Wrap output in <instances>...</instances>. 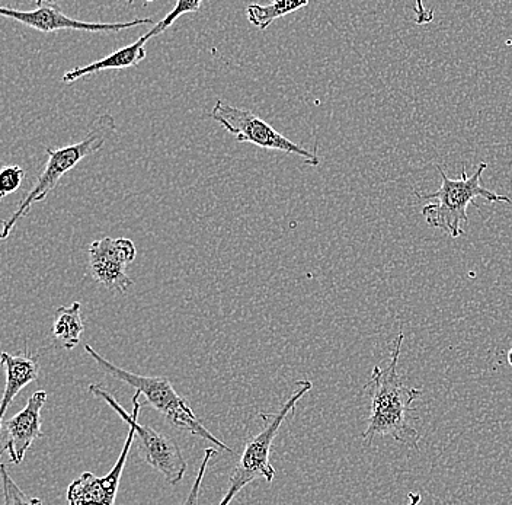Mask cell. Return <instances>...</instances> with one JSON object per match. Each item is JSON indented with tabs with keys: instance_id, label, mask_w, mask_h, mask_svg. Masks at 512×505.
<instances>
[{
	"instance_id": "cell-1",
	"label": "cell",
	"mask_w": 512,
	"mask_h": 505,
	"mask_svg": "<svg viewBox=\"0 0 512 505\" xmlns=\"http://www.w3.org/2000/svg\"><path fill=\"white\" fill-rule=\"evenodd\" d=\"M403 338L405 335L400 332L393 344L389 366L386 369L374 367L364 388L370 398V417L363 440L371 444L376 437L389 436L409 449L416 450L422 436L409 424L408 414L416 399L421 398L422 391L400 380L398 364Z\"/></svg>"
},
{
	"instance_id": "cell-2",
	"label": "cell",
	"mask_w": 512,
	"mask_h": 505,
	"mask_svg": "<svg viewBox=\"0 0 512 505\" xmlns=\"http://www.w3.org/2000/svg\"><path fill=\"white\" fill-rule=\"evenodd\" d=\"M115 131H117L115 118L112 117L111 114H101L89 124L88 133H86V136L83 137L80 142L75 143V145L60 147V149L47 147L46 153L48 161L46 168L41 172L40 177H38L34 187L31 188L30 193L22 200L21 206L12 214L11 219L5 220V222L2 223V235H0V238H9L16 223H18L22 217L27 216L31 207L34 206L35 203L46 200L48 194H50L51 191L57 187L59 181L62 180L63 175L72 171L86 156L99 152V150L104 147L105 143L114 136Z\"/></svg>"
},
{
	"instance_id": "cell-3",
	"label": "cell",
	"mask_w": 512,
	"mask_h": 505,
	"mask_svg": "<svg viewBox=\"0 0 512 505\" xmlns=\"http://www.w3.org/2000/svg\"><path fill=\"white\" fill-rule=\"evenodd\" d=\"M85 351L91 356V359L98 364L102 372L136 389V392H139L140 395L146 398L147 404L153 409H156L169 424L174 425V427L179 428V430L187 431V433L192 434V436L210 441V443L222 447L224 452L232 453L233 455V450L230 449L227 444H224L223 441L214 437L213 434L200 423V420H198L197 415L194 414L188 402L175 391L168 377L140 376L137 375V373L128 372V370L115 366L111 361L105 360L101 354L96 353L91 345H86Z\"/></svg>"
},
{
	"instance_id": "cell-4",
	"label": "cell",
	"mask_w": 512,
	"mask_h": 505,
	"mask_svg": "<svg viewBox=\"0 0 512 505\" xmlns=\"http://www.w3.org/2000/svg\"><path fill=\"white\" fill-rule=\"evenodd\" d=\"M486 168H488V165L485 162L480 163L475 174L469 177L466 168L463 166L462 178L451 180L444 169L437 165L441 175L440 190L431 194L415 193L418 198L432 200V203L427 204L421 212L427 220L428 226L444 230L451 238H459L463 233V223H469L467 207L476 198H485V200L492 201V203L512 204L510 198L483 187L482 175Z\"/></svg>"
},
{
	"instance_id": "cell-5",
	"label": "cell",
	"mask_w": 512,
	"mask_h": 505,
	"mask_svg": "<svg viewBox=\"0 0 512 505\" xmlns=\"http://www.w3.org/2000/svg\"><path fill=\"white\" fill-rule=\"evenodd\" d=\"M312 388L313 383L310 380H300L297 382V391L287 399L280 411L274 412V414H261L262 424H264L262 430L246 443L245 450L230 475L226 495L219 505H230L236 495L256 479L264 478L267 482L274 481L275 469L272 468L270 462L272 443H274L284 420L296 408L297 402L307 392L312 391Z\"/></svg>"
},
{
	"instance_id": "cell-6",
	"label": "cell",
	"mask_w": 512,
	"mask_h": 505,
	"mask_svg": "<svg viewBox=\"0 0 512 505\" xmlns=\"http://www.w3.org/2000/svg\"><path fill=\"white\" fill-rule=\"evenodd\" d=\"M88 391L96 398H101L102 401L107 402L108 405L121 418L128 427H133L136 431V436L140 439L142 444V453L144 460L152 466L153 469L162 473L169 484L175 485L184 479L185 472H187V460L182 455L181 447L178 446L175 440L169 439L168 436L159 434L155 428L147 427L139 423V412L143 405L140 404V393L136 392L133 396V414H128L126 409L121 407L117 401L105 392L99 385H89Z\"/></svg>"
},
{
	"instance_id": "cell-7",
	"label": "cell",
	"mask_w": 512,
	"mask_h": 505,
	"mask_svg": "<svg viewBox=\"0 0 512 505\" xmlns=\"http://www.w3.org/2000/svg\"><path fill=\"white\" fill-rule=\"evenodd\" d=\"M210 117L230 134H233L239 143H252L261 149L291 153V155L300 156L309 165H319L318 156L313 155L312 152L297 143L291 142L252 111L227 104L219 99L211 110Z\"/></svg>"
},
{
	"instance_id": "cell-8",
	"label": "cell",
	"mask_w": 512,
	"mask_h": 505,
	"mask_svg": "<svg viewBox=\"0 0 512 505\" xmlns=\"http://www.w3.org/2000/svg\"><path fill=\"white\" fill-rule=\"evenodd\" d=\"M2 17L15 19L27 27L34 28L40 33H54L62 30L88 31V33H120L140 25L153 24L152 18H136L128 22H85L67 17L63 14L62 8L54 2H41L38 0L37 8L34 11H18L12 8H0Z\"/></svg>"
},
{
	"instance_id": "cell-9",
	"label": "cell",
	"mask_w": 512,
	"mask_h": 505,
	"mask_svg": "<svg viewBox=\"0 0 512 505\" xmlns=\"http://www.w3.org/2000/svg\"><path fill=\"white\" fill-rule=\"evenodd\" d=\"M134 437H136V431L133 427H128L126 443L117 463L108 475L95 476L94 473L85 472L69 485L67 488L69 505H114Z\"/></svg>"
},
{
	"instance_id": "cell-10",
	"label": "cell",
	"mask_w": 512,
	"mask_h": 505,
	"mask_svg": "<svg viewBox=\"0 0 512 505\" xmlns=\"http://www.w3.org/2000/svg\"><path fill=\"white\" fill-rule=\"evenodd\" d=\"M47 402V392L38 391L30 396L27 405L19 411L11 420L3 421V433H5V447L9 460L14 465L24 460L28 449L35 440L43 437L41 433V409Z\"/></svg>"
},
{
	"instance_id": "cell-11",
	"label": "cell",
	"mask_w": 512,
	"mask_h": 505,
	"mask_svg": "<svg viewBox=\"0 0 512 505\" xmlns=\"http://www.w3.org/2000/svg\"><path fill=\"white\" fill-rule=\"evenodd\" d=\"M2 366L6 372V386L3 392L2 408H0V420H5L9 405L15 401L16 396L30 383L35 382L40 375V363L28 354L11 356L2 354Z\"/></svg>"
},
{
	"instance_id": "cell-12",
	"label": "cell",
	"mask_w": 512,
	"mask_h": 505,
	"mask_svg": "<svg viewBox=\"0 0 512 505\" xmlns=\"http://www.w3.org/2000/svg\"><path fill=\"white\" fill-rule=\"evenodd\" d=\"M147 43L146 38L140 37L136 43L130 46L123 47V49L114 51L110 56L105 59L98 60V62L91 63V65L83 67H75L64 73L63 82L66 85H72L73 82L79 81L80 78H85L94 73L104 72V70L112 69H128V67H136L146 59V49L144 44Z\"/></svg>"
},
{
	"instance_id": "cell-13",
	"label": "cell",
	"mask_w": 512,
	"mask_h": 505,
	"mask_svg": "<svg viewBox=\"0 0 512 505\" xmlns=\"http://www.w3.org/2000/svg\"><path fill=\"white\" fill-rule=\"evenodd\" d=\"M80 302L70 306H62L54 316L53 335L64 350H73L79 344L85 326L80 315Z\"/></svg>"
},
{
	"instance_id": "cell-14",
	"label": "cell",
	"mask_w": 512,
	"mask_h": 505,
	"mask_svg": "<svg viewBox=\"0 0 512 505\" xmlns=\"http://www.w3.org/2000/svg\"><path fill=\"white\" fill-rule=\"evenodd\" d=\"M89 267L95 280L111 292L124 293L128 287L133 286V281L127 276L124 265L120 262L108 258L89 257Z\"/></svg>"
},
{
	"instance_id": "cell-15",
	"label": "cell",
	"mask_w": 512,
	"mask_h": 505,
	"mask_svg": "<svg viewBox=\"0 0 512 505\" xmlns=\"http://www.w3.org/2000/svg\"><path fill=\"white\" fill-rule=\"evenodd\" d=\"M307 5H309L307 0H278V2L270 3L267 6L254 3V5L248 6L246 17L252 25L264 31L270 27L272 22L293 14V12L299 11Z\"/></svg>"
},
{
	"instance_id": "cell-16",
	"label": "cell",
	"mask_w": 512,
	"mask_h": 505,
	"mask_svg": "<svg viewBox=\"0 0 512 505\" xmlns=\"http://www.w3.org/2000/svg\"><path fill=\"white\" fill-rule=\"evenodd\" d=\"M137 249L134 242L127 238H104L101 241L92 242L89 246V257L108 258V260L120 262L126 267L136 260Z\"/></svg>"
},
{
	"instance_id": "cell-17",
	"label": "cell",
	"mask_w": 512,
	"mask_h": 505,
	"mask_svg": "<svg viewBox=\"0 0 512 505\" xmlns=\"http://www.w3.org/2000/svg\"><path fill=\"white\" fill-rule=\"evenodd\" d=\"M0 478H2L5 505H44L40 498H32L18 487V484L9 475L8 466L5 463L0 465Z\"/></svg>"
},
{
	"instance_id": "cell-18",
	"label": "cell",
	"mask_w": 512,
	"mask_h": 505,
	"mask_svg": "<svg viewBox=\"0 0 512 505\" xmlns=\"http://www.w3.org/2000/svg\"><path fill=\"white\" fill-rule=\"evenodd\" d=\"M201 5H203V3H201L200 0H179V2H176L174 11L166 15L158 24L153 25L152 30L144 34L143 37L149 41L150 38L165 33L166 30H169V28L175 24L176 19L182 17V15L190 14V12H197L198 9L201 8Z\"/></svg>"
},
{
	"instance_id": "cell-19",
	"label": "cell",
	"mask_w": 512,
	"mask_h": 505,
	"mask_svg": "<svg viewBox=\"0 0 512 505\" xmlns=\"http://www.w3.org/2000/svg\"><path fill=\"white\" fill-rule=\"evenodd\" d=\"M25 180V171L18 165L6 166L0 174V198L15 193Z\"/></svg>"
},
{
	"instance_id": "cell-20",
	"label": "cell",
	"mask_w": 512,
	"mask_h": 505,
	"mask_svg": "<svg viewBox=\"0 0 512 505\" xmlns=\"http://www.w3.org/2000/svg\"><path fill=\"white\" fill-rule=\"evenodd\" d=\"M219 455L217 450L206 449L204 450V459L201 463L200 469H198L197 478H195L194 484L190 489V494L185 498L184 504L182 505H198V498H200L201 484H203L204 475H206L208 463L213 459L214 456Z\"/></svg>"
},
{
	"instance_id": "cell-21",
	"label": "cell",
	"mask_w": 512,
	"mask_h": 505,
	"mask_svg": "<svg viewBox=\"0 0 512 505\" xmlns=\"http://www.w3.org/2000/svg\"><path fill=\"white\" fill-rule=\"evenodd\" d=\"M409 503L406 505H419L422 501V495L419 492H409Z\"/></svg>"
},
{
	"instance_id": "cell-22",
	"label": "cell",
	"mask_w": 512,
	"mask_h": 505,
	"mask_svg": "<svg viewBox=\"0 0 512 505\" xmlns=\"http://www.w3.org/2000/svg\"><path fill=\"white\" fill-rule=\"evenodd\" d=\"M507 359H508V364H510L511 369H512V347H511V350L508 351Z\"/></svg>"
}]
</instances>
